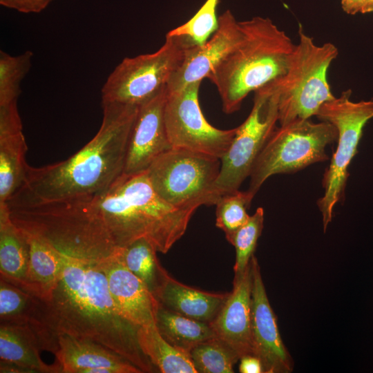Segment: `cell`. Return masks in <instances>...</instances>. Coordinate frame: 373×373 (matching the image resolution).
I'll return each instance as SVG.
<instances>
[{
    "mask_svg": "<svg viewBox=\"0 0 373 373\" xmlns=\"http://www.w3.org/2000/svg\"><path fill=\"white\" fill-rule=\"evenodd\" d=\"M202 82L169 92L164 106V120L172 147L187 149L220 159L228 150L236 128L222 130L210 124L199 103Z\"/></svg>",
    "mask_w": 373,
    "mask_h": 373,
    "instance_id": "11",
    "label": "cell"
},
{
    "mask_svg": "<svg viewBox=\"0 0 373 373\" xmlns=\"http://www.w3.org/2000/svg\"><path fill=\"white\" fill-rule=\"evenodd\" d=\"M32 57L31 51L12 56L1 50L0 106L17 102L21 91V82L30 70Z\"/></svg>",
    "mask_w": 373,
    "mask_h": 373,
    "instance_id": "27",
    "label": "cell"
},
{
    "mask_svg": "<svg viewBox=\"0 0 373 373\" xmlns=\"http://www.w3.org/2000/svg\"><path fill=\"white\" fill-rule=\"evenodd\" d=\"M152 294L164 307L209 323L219 312L229 293H209L189 287L171 277L161 266Z\"/></svg>",
    "mask_w": 373,
    "mask_h": 373,
    "instance_id": "18",
    "label": "cell"
},
{
    "mask_svg": "<svg viewBox=\"0 0 373 373\" xmlns=\"http://www.w3.org/2000/svg\"><path fill=\"white\" fill-rule=\"evenodd\" d=\"M229 294L215 318L209 324L216 338L240 358L254 354L251 332L252 270L251 260L245 271L234 277Z\"/></svg>",
    "mask_w": 373,
    "mask_h": 373,
    "instance_id": "15",
    "label": "cell"
},
{
    "mask_svg": "<svg viewBox=\"0 0 373 373\" xmlns=\"http://www.w3.org/2000/svg\"><path fill=\"white\" fill-rule=\"evenodd\" d=\"M191 44L180 37L166 35L156 52L124 58L108 77L102 88V103L140 106L167 84L182 63Z\"/></svg>",
    "mask_w": 373,
    "mask_h": 373,
    "instance_id": "9",
    "label": "cell"
},
{
    "mask_svg": "<svg viewBox=\"0 0 373 373\" xmlns=\"http://www.w3.org/2000/svg\"><path fill=\"white\" fill-rule=\"evenodd\" d=\"M41 350L29 323H0V362L15 365L19 372L61 373L55 363L48 365L43 361Z\"/></svg>",
    "mask_w": 373,
    "mask_h": 373,
    "instance_id": "19",
    "label": "cell"
},
{
    "mask_svg": "<svg viewBox=\"0 0 373 373\" xmlns=\"http://www.w3.org/2000/svg\"><path fill=\"white\" fill-rule=\"evenodd\" d=\"M24 233L29 245L26 290L45 299L50 295L60 278L63 254L47 241Z\"/></svg>",
    "mask_w": 373,
    "mask_h": 373,
    "instance_id": "22",
    "label": "cell"
},
{
    "mask_svg": "<svg viewBox=\"0 0 373 373\" xmlns=\"http://www.w3.org/2000/svg\"><path fill=\"white\" fill-rule=\"evenodd\" d=\"M337 137L335 126L324 121L296 120L276 127L254 162L247 192L253 199L270 176L328 160L325 148Z\"/></svg>",
    "mask_w": 373,
    "mask_h": 373,
    "instance_id": "6",
    "label": "cell"
},
{
    "mask_svg": "<svg viewBox=\"0 0 373 373\" xmlns=\"http://www.w3.org/2000/svg\"><path fill=\"white\" fill-rule=\"evenodd\" d=\"M120 251L127 268L137 276L152 293L156 287L161 267L155 247L146 239L140 238L121 248Z\"/></svg>",
    "mask_w": 373,
    "mask_h": 373,
    "instance_id": "25",
    "label": "cell"
},
{
    "mask_svg": "<svg viewBox=\"0 0 373 373\" xmlns=\"http://www.w3.org/2000/svg\"><path fill=\"white\" fill-rule=\"evenodd\" d=\"M242 36L240 21L227 10L218 17V26L202 45L189 44L184 59L171 77L169 92L209 78L221 61L237 46Z\"/></svg>",
    "mask_w": 373,
    "mask_h": 373,
    "instance_id": "13",
    "label": "cell"
},
{
    "mask_svg": "<svg viewBox=\"0 0 373 373\" xmlns=\"http://www.w3.org/2000/svg\"><path fill=\"white\" fill-rule=\"evenodd\" d=\"M198 373H233L239 356L214 337L195 346L190 353Z\"/></svg>",
    "mask_w": 373,
    "mask_h": 373,
    "instance_id": "26",
    "label": "cell"
},
{
    "mask_svg": "<svg viewBox=\"0 0 373 373\" xmlns=\"http://www.w3.org/2000/svg\"><path fill=\"white\" fill-rule=\"evenodd\" d=\"M167 86L139 106L127 146L124 174L146 171L162 153L172 148L164 120Z\"/></svg>",
    "mask_w": 373,
    "mask_h": 373,
    "instance_id": "14",
    "label": "cell"
},
{
    "mask_svg": "<svg viewBox=\"0 0 373 373\" xmlns=\"http://www.w3.org/2000/svg\"><path fill=\"white\" fill-rule=\"evenodd\" d=\"M102 105V122L93 138L66 160L41 167L28 165L25 182L15 195L41 200L95 196L115 182L124 173L139 106Z\"/></svg>",
    "mask_w": 373,
    "mask_h": 373,
    "instance_id": "2",
    "label": "cell"
},
{
    "mask_svg": "<svg viewBox=\"0 0 373 373\" xmlns=\"http://www.w3.org/2000/svg\"><path fill=\"white\" fill-rule=\"evenodd\" d=\"M218 3L219 0H206L189 20L169 31L166 35L182 37L193 45H202L218 26L216 17Z\"/></svg>",
    "mask_w": 373,
    "mask_h": 373,
    "instance_id": "31",
    "label": "cell"
},
{
    "mask_svg": "<svg viewBox=\"0 0 373 373\" xmlns=\"http://www.w3.org/2000/svg\"><path fill=\"white\" fill-rule=\"evenodd\" d=\"M53 0H0L4 7L23 13H37L44 10Z\"/></svg>",
    "mask_w": 373,
    "mask_h": 373,
    "instance_id": "32",
    "label": "cell"
},
{
    "mask_svg": "<svg viewBox=\"0 0 373 373\" xmlns=\"http://www.w3.org/2000/svg\"><path fill=\"white\" fill-rule=\"evenodd\" d=\"M251 264L254 354L261 361L264 373H290L294 370L293 359L280 334L276 316L268 300L260 265L254 255Z\"/></svg>",
    "mask_w": 373,
    "mask_h": 373,
    "instance_id": "12",
    "label": "cell"
},
{
    "mask_svg": "<svg viewBox=\"0 0 373 373\" xmlns=\"http://www.w3.org/2000/svg\"><path fill=\"white\" fill-rule=\"evenodd\" d=\"M220 158L187 149L172 147L159 155L146 171L159 196L180 209L195 211L216 204L214 191Z\"/></svg>",
    "mask_w": 373,
    "mask_h": 373,
    "instance_id": "7",
    "label": "cell"
},
{
    "mask_svg": "<svg viewBox=\"0 0 373 373\" xmlns=\"http://www.w3.org/2000/svg\"><path fill=\"white\" fill-rule=\"evenodd\" d=\"M155 325L167 342L189 353L200 343L216 337L209 323L181 315L160 303Z\"/></svg>",
    "mask_w": 373,
    "mask_h": 373,
    "instance_id": "24",
    "label": "cell"
},
{
    "mask_svg": "<svg viewBox=\"0 0 373 373\" xmlns=\"http://www.w3.org/2000/svg\"><path fill=\"white\" fill-rule=\"evenodd\" d=\"M137 340L142 352L162 373H198L191 354L167 342L155 323L140 327Z\"/></svg>",
    "mask_w": 373,
    "mask_h": 373,
    "instance_id": "23",
    "label": "cell"
},
{
    "mask_svg": "<svg viewBox=\"0 0 373 373\" xmlns=\"http://www.w3.org/2000/svg\"><path fill=\"white\" fill-rule=\"evenodd\" d=\"M29 245L12 221L6 203L0 204V278L26 290Z\"/></svg>",
    "mask_w": 373,
    "mask_h": 373,
    "instance_id": "21",
    "label": "cell"
},
{
    "mask_svg": "<svg viewBox=\"0 0 373 373\" xmlns=\"http://www.w3.org/2000/svg\"><path fill=\"white\" fill-rule=\"evenodd\" d=\"M36 296L0 278V323H29Z\"/></svg>",
    "mask_w": 373,
    "mask_h": 373,
    "instance_id": "28",
    "label": "cell"
},
{
    "mask_svg": "<svg viewBox=\"0 0 373 373\" xmlns=\"http://www.w3.org/2000/svg\"><path fill=\"white\" fill-rule=\"evenodd\" d=\"M98 262L121 314L137 327L155 323L159 303L146 285L127 268L120 249Z\"/></svg>",
    "mask_w": 373,
    "mask_h": 373,
    "instance_id": "16",
    "label": "cell"
},
{
    "mask_svg": "<svg viewBox=\"0 0 373 373\" xmlns=\"http://www.w3.org/2000/svg\"><path fill=\"white\" fill-rule=\"evenodd\" d=\"M63 259L57 285L48 298L36 297L29 322L41 351L52 353L56 338L67 334L106 347L142 372H155L157 369L139 345V327L117 308L99 262L64 254Z\"/></svg>",
    "mask_w": 373,
    "mask_h": 373,
    "instance_id": "1",
    "label": "cell"
},
{
    "mask_svg": "<svg viewBox=\"0 0 373 373\" xmlns=\"http://www.w3.org/2000/svg\"><path fill=\"white\" fill-rule=\"evenodd\" d=\"M263 224L264 210L262 207H258L255 213L250 216L248 221L227 239L236 250L234 277L241 275L249 264L254 255Z\"/></svg>",
    "mask_w": 373,
    "mask_h": 373,
    "instance_id": "29",
    "label": "cell"
},
{
    "mask_svg": "<svg viewBox=\"0 0 373 373\" xmlns=\"http://www.w3.org/2000/svg\"><path fill=\"white\" fill-rule=\"evenodd\" d=\"M102 222L115 251L145 238L167 253L184 234L194 210L175 208L155 192L146 171L122 174L98 197Z\"/></svg>",
    "mask_w": 373,
    "mask_h": 373,
    "instance_id": "3",
    "label": "cell"
},
{
    "mask_svg": "<svg viewBox=\"0 0 373 373\" xmlns=\"http://www.w3.org/2000/svg\"><path fill=\"white\" fill-rule=\"evenodd\" d=\"M21 122L0 124V204L6 203L23 185L28 164Z\"/></svg>",
    "mask_w": 373,
    "mask_h": 373,
    "instance_id": "20",
    "label": "cell"
},
{
    "mask_svg": "<svg viewBox=\"0 0 373 373\" xmlns=\"http://www.w3.org/2000/svg\"><path fill=\"white\" fill-rule=\"evenodd\" d=\"M240 23V41L209 77L227 114L238 111L250 93L285 75L296 44L269 18Z\"/></svg>",
    "mask_w": 373,
    "mask_h": 373,
    "instance_id": "4",
    "label": "cell"
},
{
    "mask_svg": "<svg viewBox=\"0 0 373 373\" xmlns=\"http://www.w3.org/2000/svg\"><path fill=\"white\" fill-rule=\"evenodd\" d=\"M239 372L241 373H264L261 361L255 355L249 354L240 358Z\"/></svg>",
    "mask_w": 373,
    "mask_h": 373,
    "instance_id": "33",
    "label": "cell"
},
{
    "mask_svg": "<svg viewBox=\"0 0 373 373\" xmlns=\"http://www.w3.org/2000/svg\"><path fill=\"white\" fill-rule=\"evenodd\" d=\"M252 200L247 191L238 190L220 195L216 202V224L224 231L227 240L248 221L250 216L247 210Z\"/></svg>",
    "mask_w": 373,
    "mask_h": 373,
    "instance_id": "30",
    "label": "cell"
},
{
    "mask_svg": "<svg viewBox=\"0 0 373 373\" xmlns=\"http://www.w3.org/2000/svg\"><path fill=\"white\" fill-rule=\"evenodd\" d=\"M298 36L287 71L276 79L280 126L316 116L324 103L335 97L327 72L338 55L337 47L330 42L316 44L301 26Z\"/></svg>",
    "mask_w": 373,
    "mask_h": 373,
    "instance_id": "5",
    "label": "cell"
},
{
    "mask_svg": "<svg viewBox=\"0 0 373 373\" xmlns=\"http://www.w3.org/2000/svg\"><path fill=\"white\" fill-rule=\"evenodd\" d=\"M351 95L350 89L343 91L324 103L316 115L333 124L338 133L336 150L323 174L324 194L317 201L324 232L332 220L335 205L344 200L349 165L357 153L365 124L373 117V99L353 102Z\"/></svg>",
    "mask_w": 373,
    "mask_h": 373,
    "instance_id": "8",
    "label": "cell"
},
{
    "mask_svg": "<svg viewBox=\"0 0 373 373\" xmlns=\"http://www.w3.org/2000/svg\"><path fill=\"white\" fill-rule=\"evenodd\" d=\"M52 354L61 373H84L88 369L108 367L117 373H142L123 356L93 341L59 335Z\"/></svg>",
    "mask_w": 373,
    "mask_h": 373,
    "instance_id": "17",
    "label": "cell"
},
{
    "mask_svg": "<svg viewBox=\"0 0 373 373\" xmlns=\"http://www.w3.org/2000/svg\"><path fill=\"white\" fill-rule=\"evenodd\" d=\"M276 79L254 91L248 117L236 127L235 136L220 159V173L214 191L218 197L236 191L249 177L252 167L278 122Z\"/></svg>",
    "mask_w": 373,
    "mask_h": 373,
    "instance_id": "10",
    "label": "cell"
}]
</instances>
